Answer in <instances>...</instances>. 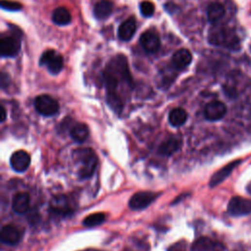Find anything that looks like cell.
<instances>
[{
	"label": "cell",
	"mask_w": 251,
	"mask_h": 251,
	"mask_svg": "<svg viewBox=\"0 0 251 251\" xmlns=\"http://www.w3.org/2000/svg\"><path fill=\"white\" fill-rule=\"evenodd\" d=\"M226 113H227V106L221 101H212L208 103L204 110L205 118L212 122L223 119Z\"/></svg>",
	"instance_id": "cell-10"
},
{
	"label": "cell",
	"mask_w": 251,
	"mask_h": 251,
	"mask_svg": "<svg viewBox=\"0 0 251 251\" xmlns=\"http://www.w3.org/2000/svg\"><path fill=\"white\" fill-rule=\"evenodd\" d=\"M157 197L158 195L154 192L139 191L131 197L129 205L133 210L144 209L151 204Z\"/></svg>",
	"instance_id": "cell-7"
},
{
	"label": "cell",
	"mask_w": 251,
	"mask_h": 251,
	"mask_svg": "<svg viewBox=\"0 0 251 251\" xmlns=\"http://www.w3.org/2000/svg\"><path fill=\"white\" fill-rule=\"evenodd\" d=\"M181 144H182V140L180 138L172 137L160 145V147L158 149V152L161 155L170 156V155L174 154L176 151H178L181 147Z\"/></svg>",
	"instance_id": "cell-18"
},
{
	"label": "cell",
	"mask_w": 251,
	"mask_h": 251,
	"mask_svg": "<svg viewBox=\"0 0 251 251\" xmlns=\"http://www.w3.org/2000/svg\"><path fill=\"white\" fill-rule=\"evenodd\" d=\"M21 42L14 36H3L0 39V53L2 57H15L20 51Z\"/></svg>",
	"instance_id": "cell-9"
},
{
	"label": "cell",
	"mask_w": 251,
	"mask_h": 251,
	"mask_svg": "<svg viewBox=\"0 0 251 251\" xmlns=\"http://www.w3.org/2000/svg\"><path fill=\"white\" fill-rule=\"evenodd\" d=\"M155 12V6L150 1H143L140 3V13L144 17H151Z\"/></svg>",
	"instance_id": "cell-26"
},
{
	"label": "cell",
	"mask_w": 251,
	"mask_h": 251,
	"mask_svg": "<svg viewBox=\"0 0 251 251\" xmlns=\"http://www.w3.org/2000/svg\"><path fill=\"white\" fill-rule=\"evenodd\" d=\"M240 160H235V161H233L231 163H229L228 165H226L225 167H223L222 169H220L219 171H217L211 178L210 180V186L211 187H214V186H217L218 184H220L222 182H224L232 173L233 171L240 164Z\"/></svg>",
	"instance_id": "cell-12"
},
{
	"label": "cell",
	"mask_w": 251,
	"mask_h": 251,
	"mask_svg": "<svg viewBox=\"0 0 251 251\" xmlns=\"http://www.w3.org/2000/svg\"><path fill=\"white\" fill-rule=\"evenodd\" d=\"M114 10V4L110 0H100L94 6V16L98 20H105L111 16Z\"/></svg>",
	"instance_id": "cell-15"
},
{
	"label": "cell",
	"mask_w": 251,
	"mask_h": 251,
	"mask_svg": "<svg viewBox=\"0 0 251 251\" xmlns=\"http://www.w3.org/2000/svg\"><path fill=\"white\" fill-rule=\"evenodd\" d=\"M75 161L79 164V176L82 179H87L92 176L97 165L95 152L89 148L78 149L74 154Z\"/></svg>",
	"instance_id": "cell-2"
},
{
	"label": "cell",
	"mask_w": 251,
	"mask_h": 251,
	"mask_svg": "<svg viewBox=\"0 0 251 251\" xmlns=\"http://www.w3.org/2000/svg\"><path fill=\"white\" fill-rule=\"evenodd\" d=\"M136 31V21L134 17H131L124 21L118 29V36L123 41H129L133 38Z\"/></svg>",
	"instance_id": "cell-14"
},
{
	"label": "cell",
	"mask_w": 251,
	"mask_h": 251,
	"mask_svg": "<svg viewBox=\"0 0 251 251\" xmlns=\"http://www.w3.org/2000/svg\"><path fill=\"white\" fill-rule=\"evenodd\" d=\"M35 110L42 116H53L59 110V104L54 98L47 94L39 95L34 100Z\"/></svg>",
	"instance_id": "cell-4"
},
{
	"label": "cell",
	"mask_w": 251,
	"mask_h": 251,
	"mask_svg": "<svg viewBox=\"0 0 251 251\" xmlns=\"http://www.w3.org/2000/svg\"><path fill=\"white\" fill-rule=\"evenodd\" d=\"M6 110L4 108V106H1V119H0V121H1L2 123L6 120Z\"/></svg>",
	"instance_id": "cell-30"
},
{
	"label": "cell",
	"mask_w": 251,
	"mask_h": 251,
	"mask_svg": "<svg viewBox=\"0 0 251 251\" xmlns=\"http://www.w3.org/2000/svg\"><path fill=\"white\" fill-rule=\"evenodd\" d=\"M89 134V130L86 125L83 123L76 124L71 130V136L77 142H84Z\"/></svg>",
	"instance_id": "cell-22"
},
{
	"label": "cell",
	"mask_w": 251,
	"mask_h": 251,
	"mask_svg": "<svg viewBox=\"0 0 251 251\" xmlns=\"http://www.w3.org/2000/svg\"><path fill=\"white\" fill-rule=\"evenodd\" d=\"M228 212L234 217L251 213V200L242 196L233 197L228 204Z\"/></svg>",
	"instance_id": "cell-6"
},
{
	"label": "cell",
	"mask_w": 251,
	"mask_h": 251,
	"mask_svg": "<svg viewBox=\"0 0 251 251\" xmlns=\"http://www.w3.org/2000/svg\"><path fill=\"white\" fill-rule=\"evenodd\" d=\"M107 102L108 105L116 112L121 113L123 109V101L117 92H107Z\"/></svg>",
	"instance_id": "cell-23"
},
{
	"label": "cell",
	"mask_w": 251,
	"mask_h": 251,
	"mask_svg": "<svg viewBox=\"0 0 251 251\" xmlns=\"http://www.w3.org/2000/svg\"><path fill=\"white\" fill-rule=\"evenodd\" d=\"M8 82H9V77L4 72H2L1 73V86H2V88L6 87V85L8 84Z\"/></svg>",
	"instance_id": "cell-29"
},
{
	"label": "cell",
	"mask_w": 251,
	"mask_h": 251,
	"mask_svg": "<svg viewBox=\"0 0 251 251\" xmlns=\"http://www.w3.org/2000/svg\"><path fill=\"white\" fill-rule=\"evenodd\" d=\"M72 20V16L65 7H58L52 13V21L58 26H66Z\"/></svg>",
	"instance_id": "cell-20"
},
{
	"label": "cell",
	"mask_w": 251,
	"mask_h": 251,
	"mask_svg": "<svg viewBox=\"0 0 251 251\" xmlns=\"http://www.w3.org/2000/svg\"><path fill=\"white\" fill-rule=\"evenodd\" d=\"M211 242L208 238H200L192 246L193 251H206L209 249Z\"/></svg>",
	"instance_id": "cell-27"
},
{
	"label": "cell",
	"mask_w": 251,
	"mask_h": 251,
	"mask_svg": "<svg viewBox=\"0 0 251 251\" xmlns=\"http://www.w3.org/2000/svg\"><path fill=\"white\" fill-rule=\"evenodd\" d=\"M103 78L107 92H117L116 90L120 83L133 86V78L130 73L128 60L122 54L113 57L108 62L103 72Z\"/></svg>",
	"instance_id": "cell-1"
},
{
	"label": "cell",
	"mask_w": 251,
	"mask_h": 251,
	"mask_svg": "<svg viewBox=\"0 0 251 251\" xmlns=\"http://www.w3.org/2000/svg\"><path fill=\"white\" fill-rule=\"evenodd\" d=\"M39 64L41 66L45 65L50 73L57 75L62 71L64 67V60L63 57L59 53L54 51V50H47V51H45L41 55Z\"/></svg>",
	"instance_id": "cell-5"
},
{
	"label": "cell",
	"mask_w": 251,
	"mask_h": 251,
	"mask_svg": "<svg viewBox=\"0 0 251 251\" xmlns=\"http://www.w3.org/2000/svg\"><path fill=\"white\" fill-rule=\"evenodd\" d=\"M192 61V55L189 50L182 48L177 50L172 57V63L178 70H184L189 66Z\"/></svg>",
	"instance_id": "cell-13"
},
{
	"label": "cell",
	"mask_w": 251,
	"mask_h": 251,
	"mask_svg": "<svg viewBox=\"0 0 251 251\" xmlns=\"http://www.w3.org/2000/svg\"><path fill=\"white\" fill-rule=\"evenodd\" d=\"M104 221H105L104 213H94V214H90L86 218H84L83 221V224L85 227H95V226L102 224Z\"/></svg>",
	"instance_id": "cell-24"
},
{
	"label": "cell",
	"mask_w": 251,
	"mask_h": 251,
	"mask_svg": "<svg viewBox=\"0 0 251 251\" xmlns=\"http://www.w3.org/2000/svg\"><path fill=\"white\" fill-rule=\"evenodd\" d=\"M21 239V234L19 230L11 225H7L1 230V240L9 245L17 244Z\"/></svg>",
	"instance_id": "cell-17"
},
{
	"label": "cell",
	"mask_w": 251,
	"mask_h": 251,
	"mask_svg": "<svg viewBox=\"0 0 251 251\" xmlns=\"http://www.w3.org/2000/svg\"><path fill=\"white\" fill-rule=\"evenodd\" d=\"M10 164L16 172H25L31 164V156L24 150H19L11 156Z\"/></svg>",
	"instance_id": "cell-11"
},
{
	"label": "cell",
	"mask_w": 251,
	"mask_h": 251,
	"mask_svg": "<svg viewBox=\"0 0 251 251\" xmlns=\"http://www.w3.org/2000/svg\"><path fill=\"white\" fill-rule=\"evenodd\" d=\"M226 14V9L223 4L219 2L211 3L207 8V18L212 24L220 21Z\"/></svg>",
	"instance_id": "cell-19"
},
{
	"label": "cell",
	"mask_w": 251,
	"mask_h": 251,
	"mask_svg": "<svg viewBox=\"0 0 251 251\" xmlns=\"http://www.w3.org/2000/svg\"><path fill=\"white\" fill-rule=\"evenodd\" d=\"M90 251H96V250H90Z\"/></svg>",
	"instance_id": "cell-31"
},
{
	"label": "cell",
	"mask_w": 251,
	"mask_h": 251,
	"mask_svg": "<svg viewBox=\"0 0 251 251\" xmlns=\"http://www.w3.org/2000/svg\"><path fill=\"white\" fill-rule=\"evenodd\" d=\"M187 120V113L183 108H175L169 114V122L174 127L183 126Z\"/></svg>",
	"instance_id": "cell-21"
},
{
	"label": "cell",
	"mask_w": 251,
	"mask_h": 251,
	"mask_svg": "<svg viewBox=\"0 0 251 251\" xmlns=\"http://www.w3.org/2000/svg\"><path fill=\"white\" fill-rule=\"evenodd\" d=\"M209 43L230 49L239 48V39L234 31L228 28L211 29L208 35Z\"/></svg>",
	"instance_id": "cell-3"
},
{
	"label": "cell",
	"mask_w": 251,
	"mask_h": 251,
	"mask_svg": "<svg viewBox=\"0 0 251 251\" xmlns=\"http://www.w3.org/2000/svg\"><path fill=\"white\" fill-rule=\"evenodd\" d=\"M51 206L55 212H58L61 214L70 212V207L68 205V201L64 196H60L59 198H54Z\"/></svg>",
	"instance_id": "cell-25"
},
{
	"label": "cell",
	"mask_w": 251,
	"mask_h": 251,
	"mask_svg": "<svg viewBox=\"0 0 251 251\" xmlns=\"http://www.w3.org/2000/svg\"><path fill=\"white\" fill-rule=\"evenodd\" d=\"M1 6L3 9L9 11H18L22 9V5L20 3L12 1V0H2Z\"/></svg>",
	"instance_id": "cell-28"
},
{
	"label": "cell",
	"mask_w": 251,
	"mask_h": 251,
	"mask_svg": "<svg viewBox=\"0 0 251 251\" xmlns=\"http://www.w3.org/2000/svg\"><path fill=\"white\" fill-rule=\"evenodd\" d=\"M30 207V195L27 192H19L14 195L12 208L18 214H24Z\"/></svg>",
	"instance_id": "cell-16"
},
{
	"label": "cell",
	"mask_w": 251,
	"mask_h": 251,
	"mask_svg": "<svg viewBox=\"0 0 251 251\" xmlns=\"http://www.w3.org/2000/svg\"><path fill=\"white\" fill-rule=\"evenodd\" d=\"M140 44L144 51L147 53H156L160 49L161 46V40L156 32L153 31H145L139 38Z\"/></svg>",
	"instance_id": "cell-8"
}]
</instances>
